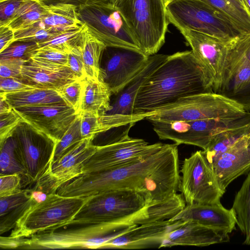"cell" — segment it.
<instances>
[{
	"label": "cell",
	"instance_id": "obj_1",
	"mask_svg": "<svg viewBox=\"0 0 250 250\" xmlns=\"http://www.w3.org/2000/svg\"><path fill=\"white\" fill-rule=\"evenodd\" d=\"M212 92L205 71L192 51L168 55L141 86L134 113L146 114L179 99Z\"/></svg>",
	"mask_w": 250,
	"mask_h": 250
},
{
	"label": "cell",
	"instance_id": "obj_2",
	"mask_svg": "<svg viewBox=\"0 0 250 250\" xmlns=\"http://www.w3.org/2000/svg\"><path fill=\"white\" fill-rule=\"evenodd\" d=\"M178 146L175 143L164 144L159 150L146 159L110 169L83 173L78 179L79 190L83 196H90L111 190L129 188L145 196L155 169Z\"/></svg>",
	"mask_w": 250,
	"mask_h": 250
},
{
	"label": "cell",
	"instance_id": "obj_3",
	"mask_svg": "<svg viewBox=\"0 0 250 250\" xmlns=\"http://www.w3.org/2000/svg\"><path fill=\"white\" fill-rule=\"evenodd\" d=\"M149 204L136 190L120 188L91 196L69 225L91 223H146Z\"/></svg>",
	"mask_w": 250,
	"mask_h": 250
},
{
	"label": "cell",
	"instance_id": "obj_4",
	"mask_svg": "<svg viewBox=\"0 0 250 250\" xmlns=\"http://www.w3.org/2000/svg\"><path fill=\"white\" fill-rule=\"evenodd\" d=\"M115 6L141 51L148 56L156 54L165 42L169 23L164 0H118Z\"/></svg>",
	"mask_w": 250,
	"mask_h": 250
},
{
	"label": "cell",
	"instance_id": "obj_5",
	"mask_svg": "<svg viewBox=\"0 0 250 250\" xmlns=\"http://www.w3.org/2000/svg\"><path fill=\"white\" fill-rule=\"evenodd\" d=\"M70 229L47 230L22 238L20 249L102 248L109 240L136 227L129 223H91Z\"/></svg>",
	"mask_w": 250,
	"mask_h": 250
},
{
	"label": "cell",
	"instance_id": "obj_6",
	"mask_svg": "<svg viewBox=\"0 0 250 250\" xmlns=\"http://www.w3.org/2000/svg\"><path fill=\"white\" fill-rule=\"evenodd\" d=\"M249 112L241 104L222 94L206 92L180 98L146 113V119L165 121L228 120L242 118Z\"/></svg>",
	"mask_w": 250,
	"mask_h": 250
},
{
	"label": "cell",
	"instance_id": "obj_7",
	"mask_svg": "<svg viewBox=\"0 0 250 250\" xmlns=\"http://www.w3.org/2000/svg\"><path fill=\"white\" fill-rule=\"evenodd\" d=\"M90 197H68L50 193L45 200L32 203L17 221L9 236L27 238L68 226Z\"/></svg>",
	"mask_w": 250,
	"mask_h": 250
},
{
	"label": "cell",
	"instance_id": "obj_8",
	"mask_svg": "<svg viewBox=\"0 0 250 250\" xmlns=\"http://www.w3.org/2000/svg\"><path fill=\"white\" fill-rule=\"evenodd\" d=\"M166 10L169 23L179 31L194 30L227 40L242 34L227 16L205 0H175Z\"/></svg>",
	"mask_w": 250,
	"mask_h": 250
},
{
	"label": "cell",
	"instance_id": "obj_9",
	"mask_svg": "<svg viewBox=\"0 0 250 250\" xmlns=\"http://www.w3.org/2000/svg\"><path fill=\"white\" fill-rule=\"evenodd\" d=\"M77 13L80 21L106 47L141 51L120 12L108 0L80 5Z\"/></svg>",
	"mask_w": 250,
	"mask_h": 250
},
{
	"label": "cell",
	"instance_id": "obj_10",
	"mask_svg": "<svg viewBox=\"0 0 250 250\" xmlns=\"http://www.w3.org/2000/svg\"><path fill=\"white\" fill-rule=\"evenodd\" d=\"M168 55L154 54L149 56L141 70L124 88L115 94L110 109L101 116L105 132L111 130L116 135H128L136 122L146 119V114L134 113V104L138 92L146 79L167 59Z\"/></svg>",
	"mask_w": 250,
	"mask_h": 250
},
{
	"label": "cell",
	"instance_id": "obj_11",
	"mask_svg": "<svg viewBox=\"0 0 250 250\" xmlns=\"http://www.w3.org/2000/svg\"><path fill=\"white\" fill-rule=\"evenodd\" d=\"M160 139L170 140L179 145L195 146L205 150L218 134L231 127L243 124V118L228 120L213 119L195 121H165L147 119Z\"/></svg>",
	"mask_w": 250,
	"mask_h": 250
},
{
	"label": "cell",
	"instance_id": "obj_12",
	"mask_svg": "<svg viewBox=\"0 0 250 250\" xmlns=\"http://www.w3.org/2000/svg\"><path fill=\"white\" fill-rule=\"evenodd\" d=\"M179 187L186 204H214L220 203L224 192L202 150L185 158L181 170Z\"/></svg>",
	"mask_w": 250,
	"mask_h": 250
},
{
	"label": "cell",
	"instance_id": "obj_13",
	"mask_svg": "<svg viewBox=\"0 0 250 250\" xmlns=\"http://www.w3.org/2000/svg\"><path fill=\"white\" fill-rule=\"evenodd\" d=\"M180 31L203 67L211 91L221 93L224 86L229 51L235 38L227 40L194 30Z\"/></svg>",
	"mask_w": 250,
	"mask_h": 250
},
{
	"label": "cell",
	"instance_id": "obj_14",
	"mask_svg": "<svg viewBox=\"0 0 250 250\" xmlns=\"http://www.w3.org/2000/svg\"><path fill=\"white\" fill-rule=\"evenodd\" d=\"M13 134L17 139L28 181L37 182L49 174L57 143L23 121Z\"/></svg>",
	"mask_w": 250,
	"mask_h": 250
},
{
	"label": "cell",
	"instance_id": "obj_15",
	"mask_svg": "<svg viewBox=\"0 0 250 250\" xmlns=\"http://www.w3.org/2000/svg\"><path fill=\"white\" fill-rule=\"evenodd\" d=\"M163 145L161 143L149 145L143 139L128 136L113 144L97 146L94 154L84 162L83 173L110 169L146 159Z\"/></svg>",
	"mask_w": 250,
	"mask_h": 250
},
{
	"label": "cell",
	"instance_id": "obj_16",
	"mask_svg": "<svg viewBox=\"0 0 250 250\" xmlns=\"http://www.w3.org/2000/svg\"><path fill=\"white\" fill-rule=\"evenodd\" d=\"M148 57L139 50L106 47L101 57L103 60L99 79L106 84L112 94H115L138 74Z\"/></svg>",
	"mask_w": 250,
	"mask_h": 250
},
{
	"label": "cell",
	"instance_id": "obj_17",
	"mask_svg": "<svg viewBox=\"0 0 250 250\" xmlns=\"http://www.w3.org/2000/svg\"><path fill=\"white\" fill-rule=\"evenodd\" d=\"M23 120L57 144L78 114L64 102L14 108Z\"/></svg>",
	"mask_w": 250,
	"mask_h": 250
},
{
	"label": "cell",
	"instance_id": "obj_18",
	"mask_svg": "<svg viewBox=\"0 0 250 250\" xmlns=\"http://www.w3.org/2000/svg\"><path fill=\"white\" fill-rule=\"evenodd\" d=\"M93 140L83 139L52 163L49 174L40 180L50 193H55V188L61 184L83 173L84 162L97 148L92 143Z\"/></svg>",
	"mask_w": 250,
	"mask_h": 250
},
{
	"label": "cell",
	"instance_id": "obj_19",
	"mask_svg": "<svg viewBox=\"0 0 250 250\" xmlns=\"http://www.w3.org/2000/svg\"><path fill=\"white\" fill-rule=\"evenodd\" d=\"M229 234L192 221L173 222L161 248L176 246L205 247L229 241Z\"/></svg>",
	"mask_w": 250,
	"mask_h": 250
},
{
	"label": "cell",
	"instance_id": "obj_20",
	"mask_svg": "<svg viewBox=\"0 0 250 250\" xmlns=\"http://www.w3.org/2000/svg\"><path fill=\"white\" fill-rule=\"evenodd\" d=\"M250 137V133L244 135L210 165L224 193L232 181L250 170V156L247 149Z\"/></svg>",
	"mask_w": 250,
	"mask_h": 250
},
{
	"label": "cell",
	"instance_id": "obj_21",
	"mask_svg": "<svg viewBox=\"0 0 250 250\" xmlns=\"http://www.w3.org/2000/svg\"><path fill=\"white\" fill-rule=\"evenodd\" d=\"M192 221L227 234L236 229V219L232 208H224L221 203L214 204H186L184 209L169 220Z\"/></svg>",
	"mask_w": 250,
	"mask_h": 250
},
{
	"label": "cell",
	"instance_id": "obj_22",
	"mask_svg": "<svg viewBox=\"0 0 250 250\" xmlns=\"http://www.w3.org/2000/svg\"><path fill=\"white\" fill-rule=\"evenodd\" d=\"M20 78L33 87L57 91L64 85L79 79L67 66L32 59L22 66Z\"/></svg>",
	"mask_w": 250,
	"mask_h": 250
},
{
	"label": "cell",
	"instance_id": "obj_23",
	"mask_svg": "<svg viewBox=\"0 0 250 250\" xmlns=\"http://www.w3.org/2000/svg\"><path fill=\"white\" fill-rule=\"evenodd\" d=\"M172 222L166 220L136 226L105 243L102 248L127 250L160 248Z\"/></svg>",
	"mask_w": 250,
	"mask_h": 250
},
{
	"label": "cell",
	"instance_id": "obj_24",
	"mask_svg": "<svg viewBox=\"0 0 250 250\" xmlns=\"http://www.w3.org/2000/svg\"><path fill=\"white\" fill-rule=\"evenodd\" d=\"M46 5V14L39 21L29 26L59 35L83 26V23L79 19L76 5L64 3Z\"/></svg>",
	"mask_w": 250,
	"mask_h": 250
},
{
	"label": "cell",
	"instance_id": "obj_25",
	"mask_svg": "<svg viewBox=\"0 0 250 250\" xmlns=\"http://www.w3.org/2000/svg\"><path fill=\"white\" fill-rule=\"evenodd\" d=\"M82 95L79 113L91 112L103 115L110 109L111 92L100 79L85 77L82 80Z\"/></svg>",
	"mask_w": 250,
	"mask_h": 250
},
{
	"label": "cell",
	"instance_id": "obj_26",
	"mask_svg": "<svg viewBox=\"0 0 250 250\" xmlns=\"http://www.w3.org/2000/svg\"><path fill=\"white\" fill-rule=\"evenodd\" d=\"M81 45L86 77L99 79L100 60L106 46L91 34L84 24Z\"/></svg>",
	"mask_w": 250,
	"mask_h": 250
},
{
	"label": "cell",
	"instance_id": "obj_27",
	"mask_svg": "<svg viewBox=\"0 0 250 250\" xmlns=\"http://www.w3.org/2000/svg\"><path fill=\"white\" fill-rule=\"evenodd\" d=\"M221 94L236 101L250 112V62L244 61L240 65Z\"/></svg>",
	"mask_w": 250,
	"mask_h": 250
},
{
	"label": "cell",
	"instance_id": "obj_28",
	"mask_svg": "<svg viewBox=\"0 0 250 250\" xmlns=\"http://www.w3.org/2000/svg\"><path fill=\"white\" fill-rule=\"evenodd\" d=\"M0 95L4 97L13 108L64 102L59 92L53 89L35 88L30 90Z\"/></svg>",
	"mask_w": 250,
	"mask_h": 250
},
{
	"label": "cell",
	"instance_id": "obj_29",
	"mask_svg": "<svg viewBox=\"0 0 250 250\" xmlns=\"http://www.w3.org/2000/svg\"><path fill=\"white\" fill-rule=\"evenodd\" d=\"M0 175L19 174L27 177L22 155L13 134L0 144Z\"/></svg>",
	"mask_w": 250,
	"mask_h": 250
},
{
	"label": "cell",
	"instance_id": "obj_30",
	"mask_svg": "<svg viewBox=\"0 0 250 250\" xmlns=\"http://www.w3.org/2000/svg\"><path fill=\"white\" fill-rule=\"evenodd\" d=\"M231 208L236 225L245 236L243 244L250 245V170L235 195Z\"/></svg>",
	"mask_w": 250,
	"mask_h": 250
},
{
	"label": "cell",
	"instance_id": "obj_31",
	"mask_svg": "<svg viewBox=\"0 0 250 250\" xmlns=\"http://www.w3.org/2000/svg\"><path fill=\"white\" fill-rule=\"evenodd\" d=\"M250 132V122L228 129L216 136L202 152L211 164L218 156L226 151L239 139Z\"/></svg>",
	"mask_w": 250,
	"mask_h": 250
},
{
	"label": "cell",
	"instance_id": "obj_32",
	"mask_svg": "<svg viewBox=\"0 0 250 250\" xmlns=\"http://www.w3.org/2000/svg\"><path fill=\"white\" fill-rule=\"evenodd\" d=\"M47 12V5L40 0H25L4 26L14 31L22 29L39 21Z\"/></svg>",
	"mask_w": 250,
	"mask_h": 250
},
{
	"label": "cell",
	"instance_id": "obj_33",
	"mask_svg": "<svg viewBox=\"0 0 250 250\" xmlns=\"http://www.w3.org/2000/svg\"><path fill=\"white\" fill-rule=\"evenodd\" d=\"M223 13L242 34L250 33V17L239 0H205Z\"/></svg>",
	"mask_w": 250,
	"mask_h": 250
},
{
	"label": "cell",
	"instance_id": "obj_34",
	"mask_svg": "<svg viewBox=\"0 0 250 250\" xmlns=\"http://www.w3.org/2000/svg\"><path fill=\"white\" fill-rule=\"evenodd\" d=\"M250 62V33L235 38L230 49L223 90L238 68L244 62Z\"/></svg>",
	"mask_w": 250,
	"mask_h": 250
},
{
	"label": "cell",
	"instance_id": "obj_35",
	"mask_svg": "<svg viewBox=\"0 0 250 250\" xmlns=\"http://www.w3.org/2000/svg\"><path fill=\"white\" fill-rule=\"evenodd\" d=\"M83 26L84 24L79 28L61 33L45 42L38 44L39 47L49 46L68 54L73 48L81 44Z\"/></svg>",
	"mask_w": 250,
	"mask_h": 250
},
{
	"label": "cell",
	"instance_id": "obj_36",
	"mask_svg": "<svg viewBox=\"0 0 250 250\" xmlns=\"http://www.w3.org/2000/svg\"><path fill=\"white\" fill-rule=\"evenodd\" d=\"M83 139L81 130V116L78 114L73 123L57 143L52 163Z\"/></svg>",
	"mask_w": 250,
	"mask_h": 250
},
{
	"label": "cell",
	"instance_id": "obj_37",
	"mask_svg": "<svg viewBox=\"0 0 250 250\" xmlns=\"http://www.w3.org/2000/svg\"><path fill=\"white\" fill-rule=\"evenodd\" d=\"M39 48L35 42L15 41L0 53V58H14L30 60Z\"/></svg>",
	"mask_w": 250,
	"mask_h": 250
},
{
	"label": "cell",
	"instance_id": "obj_38",
	"mask_svg": "<svg viewBox=\"0 0 250 250\" xmlns=\"http://www.w3.org/2000/svg\"><path fill=\"white\" fill-rule=\"evenodd\" d=\"M81 116V130L83 139H94L97 134L105 132L99 114L91 112H82Z\"/></svg>",
	"mask_w": 250,
	"mask_h": 250
},
{
	"label": "cell",
	"instance_id": "obj_39",
	"mask_svg": "<svg viewBox=\"0 0 250 250\" xmlns=\"http://www.w3.org/2000/svg\"><path fill=\"white\" fill-rule=\"evenodd\" d=\"M82 88V80L77 79L57 90L64 102L74 108L78 113L81 106Z\"/></svg>",
	"mask_w": 250,
	"mask_h": 250
},
{
	"label": "cell",
	"instance_id": "obj_40",
	"mask_svg": "<svg viewBox=\"0 0 250 250\" xmlns=\"http://www.w3.org/2000/svg\"><path fill=\"white\" fill-rule=\"evenodd\" d=\"M31 189H24L14 194L0 197V217L16 209L31 198Z\"/></svg>",
	"mask_w": 250,
	"mask_h": 250
},
{
	"label": "cell",
	"instance_id": "obj_41",
	"mask_svg": "<svg viewBox=\"0 0 250 250\" xmlns=\"http://www.w3.org/2000/svg\"><path fill=\"white\" fill-rule=\"evenodd\" d=\"M68 54L49 46H44L39 48L32 59L54 64L67 66Z\"/></svg>",
	"mask_w": 250,
	"mask_h": 250
},
{
	"label": "cell",
	"instance_id": "obj_42",
	"mask_svg": "<svg viewBox=\"0 0 250 250\" xmlns=\"http://www.w3.org/2000/svg\"><path fill=\"white\" fill-rule=\"evenodd\" d=\"M23 119L13 108L11 111L0 114V144L12 135Z\"/></svg>",
	"mask_w": 250,
	"mask_h": 250
},
{
	"label": "cell",
	"instance_id": "obj_43",
	"mask_svg": "<svg viewBox=\"0 0 250 250\" xmlns=\"http://www.w3.org/2000/svg\"><path fill=\"white\" fill-rule=\"evenodd\" d=\"M34 202L31 196V198L27 201L4 216L0 217V234L2 235L3 233L14 228L17 221Z\"/></svg>",
	"mask_w": 250,
	"mask_h": 250
},
{
	"label": "cell",
	"instance_id": "obj_44",
	"mask_svg": "<svg viewBox=\"0 0 250 250\" xmlns=\"http://www.w3.org/2000/svg\"><path fill=\"white\" fill-rule=\"evenodd\" d=\"M27 62L18 58H0V77L20 78L22 67Z\"/></svg>",
	"mask_w": 250,
	"mask_h": 250
},
{
	"label": "cell",
	"instance_id": "obj_45",
	"mask_svg": "<svg viewBox=\"0 0 250 250\" xmlns=\"http://www.w3.org/2000/svg\"><path fill=\"white\" fill-rule=\"evenodd\" d=\"M67 66L79 79L83 80L86 77L81 44L68 53Z\"/></svg>",
	"mask_w": 250,
	"mask_h": 250
},
{
	"label": "cell",
	"instance_id": "obj_46",
	"mask_svg": "<svg viewBox=\"0 0 250 250\" xmlns=\"http://www.w3.org/2000/svg\"><path fill=\"white\" fill-rule=\"evenodd\" d=\"M19 174L0 175V197L21 191V178Z\"/></svg>",
	"mask_w": 250,
	"mask_h": 250
},
{
	"label": "cell",
	"instance_id": "obj_47",
	"mask_svg": "<svg viewBox=\"0 0 250 250\" xmlns=\"http://www.w3.org/2000/svg\"><path fill=\"white\" fill-rule=\"evenodd\" d=\"M35 88L24 83L21 78L0 77V94L15 93Z\"/></svg>",
	"mask_w": 250,
	"mask_h": 250
},
{
	"label": "cell",
	"instance_id": "obj_48",
	"mask_svg": "<svg viewBox=\"0 0 250 250\" xmlns=\"http://www.w3.org/2000/svg\"><path fill=\"white\" fill-rule=\"evenodd\" d=\"M25 0H0V26L5 25Z\"/></svg>",
	"mask_w": 250,
	"mask_h": 250
},
{
	"label": "cell",
	"instance_id": "obj_49",
	"mask_svg": "<svg viewBox=\"0 0 250 250\" xmlns=\"http://www.w3.org/2000/svg\"><path fill=\"white\" fill-rule=\"evenodd\" d=\"M14 42H15L14 31L8 26H0V53Z\"/></svg>",
	"mask_w": 250,
	"mask_h": 250
},
{
	"label": "cell",
	"instance_id": "obj_50",
	"mask_svg": "<svg viewBox=\"0 0 250 250\" xmlns=\"http://www.w3.org/2000/svg\"><path fill=\"white\" fill-rule=\"evenodd\" d=\"M21 246V238L0 236V246L2 249H20Z\"/></svg>",
	"mask_w": 250,
	"mask_h": 250
},
{
	"label": "cell",
	"instance_id": "obj_51",
	"mask_svg": "<svg viewBox=\"0 0 250 250\" xmlns=\"http://www.w3.org/2000/svg\"><path fill=\"white\" fill-rule=\"evenodd\" d=\"M46 4L56 3H64L67 4H71L77 6L84 4L89 2L96 1H105L108 0H40Z\"/></svg>",
	"mask_w": 250,
	"mask_h": 250
},
{
	"label": "cell",
	"instance_id": "obj_52",
	"mask_svg": "<svg viewBox=\"0 0 250 250\" xmlns=\"http://www.w3.org/2000/svg\"><path fill=\"white\" fill-rule=\"evenodd\" d=\"M0 114L11 111L13 108L8 103L4 97L1 95H0Z\"/></svg>",
	"mask_w": 250,
	"mask_h": 250
},
{
	"label": "cell",
	"instance_id": "obj_53",
	"mask_svg": "<svg viewBox=\"0 0 250 250\" xmlns=\"http://www.w3.org/2000/svg\"><path fill=\"white\" fill-rule=\"evenodd\" d=\"M242 3L250 17V0H242Z\"/></svg>",
	"mask_w": 250,
	"mask_h": 250
},
{
	"label": "cell",
	"instance_id": "obj_54",
	"mask_svg": "<svg viewBox=\"0 0 250 250\" xmlns=\"http://www.w3.org/2000/svg\"><path fill=\"white\" fill-rule=\"evenodd\" d=\"M175 0H164V3L167 7V5H168L169 3H170L171 2L174 1Z\"/></svg>",
	"mask_w": 250,
	"mask_h": 250
},
{
	"label": "cell",
	"instance_id": "obj_55",
	"mask_svg": "<svg viewBox=\"0 0 250 250\" xmlns=\"http://www.w3.org/2000/svg\"><path fill=\"white\" fill-rule=\"evenodd\" d=\"M247 149H248V152L250 156V139H249V143H248V146H247Z\"/></svg>",
	"mask_w": 250,
	"mask_h": 250
},
{
	"label": "cell",
	"instance_id": "obj_56",
	"mask_svg": "<svg viewBox=\"0 0 250 250\" xmlns=\"http://www.w3.org/2000/svg\"><path fill=\"white\" fill-rule=\"evenodd\" d=\"M118 0H108L109 2L115 6Z\"/></svg>",
	"mask_w": 250,
	"mask_h": 250
},
{
	"label": "cell",
	"instance_id": "obj_57",
	"mask_svg": "<svg viewBox=\"0 0 250 250\" xmlns=\"http://www.w3.org/2000/svg\"><path fill=\"white\" fill-rule=\"evenodd\" d=\"M239 0L242 3V0Z\"/></svg>",
	"mask_w": 250,
	"mask_h": 250
}]
</instances>
